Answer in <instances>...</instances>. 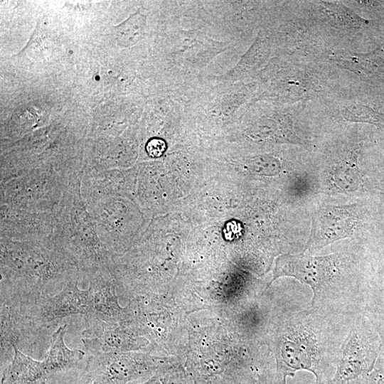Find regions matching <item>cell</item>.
Returning <instances> with one entry per match:
<instances>
[{"mask_svg": "<svg viewBox=\"0 0 384 384\" xmlns=\"http://www.w3.org/2000/svg\"><path fill=\"white\" fill-rule=\"evenodd\" d=\"M358 314H343L310 306L288 312L277 343L279 384L299 370L315 376V384H329L342 348Z\"/></svg>", "mask_w": 384, "mask_h": 384, "instance_id": "obj_1", "label": "cell"}, {"mask_svg": "<svg viewBox=\"0 0 384 384\" xmlns=\"http://www.w3.org/2000/svg\"><path fill=\"white\" fill-rule=\"evenodd\" d=\"M1 292L37 297L53 295L80 272L73 258L52 238L36 240L1 238Z\"/></svg>", "mask_w": 384, "mask_h": 384, "instance_id": "obj_2", "label": "cell"}, {"mask_svg": "<svg viewBox=\"0 0 384 384\" xmlns=\"http://www.w3.org/2000/svg\"><path fill=\"white\" fill-rule=\"evenodd\" d=\"M343 267L338 254L283 255L277 260L272 282L279 277H292L311 287V306L343 314L361 313L366 287L348 282Z\"/></svg>", "mask_w": 384, "mask_h": 384, "instance_id": "obj_3", "label": "cell"}, {"mask_svg": "<svg viewBox=\"0 0 384 384\" xmlns=\"http://www.w3.org/2000/svg\"><path fill=\"white\" fill-rule=\"evenodd\" d=\"M80 180L73 181L56 218L52 239L75 260L80 275L89 278L113 269V256L101 241L80 193Z\"/></svg>", "mask_w": 384, "mask_h": 384, "instance_id": "obj_4", "label": "cell"}, {"mask_svg": "<svg viewBox=\"0 0 384 384\" xmlns=\"http://www.w3.org/2000/svg\"><path fill=\"white\" fill-rule=\"evenodd\" d=\"M78 279L68 282L58 293L33 298L14 299L11 308L24 335L36 340L46 330L55 326L65 317L92 314L90 292L78 287Z\"/></svg>", "mask_w": 384, "mask_h": 384, "instance_id": "obj_5", "label": "cell"}, {"mask_svg": "<svg viewBox=\"0 0 384 384\" xmlns=\"http://www.w3.org/2000/svg\"><path fill=\"white\" fill-rule=\"evenodd\" d=\"M78 178H69L52 169L26 171L1 183V205L58 213L71 183Z\"/></svg>", "mask_w": 384, "mask_h": 384, "instance_id": "obj_6", "label": "cell"}, {"mask_svg": "<svg viewBox=\"0 0 384 384\" xmlns=\"http://www.w3.org/2000/svg\"><path fill=\"white\" fill-rule=\"evenodd\" d=\"M382 348L380 336L363 311L357 314L345 340L329 384H368Z\"/></svg>", "mask_w": 384, "mask_h": 384, "instance_id": "obj_7", "label": "cell"}, {"mask_svg": "<svg viewBox=\"0 0 384 384\" xmlns=\"http://www.w3.org/2000/svg\"><path fill=\"white\" fill-rule=\"evenodd\" d=\"M156 368L143 357L122 352L88 355L81 375L90 384H126Z\"/></svg>", "mask_w": 384, "mask_h": 384, "instance_id": "obj_8", "label": "cell"}, {"mask_svg": "<svg viewBox=\"0 0 384 384\" xmlns=\"http://www.w3.org/2000/svg\"><path fill=\"white\" fill-rule=\"evenodd\" d=\"M311 229L304 252L321 250L337 240L351 237L358 217L352 206H326L311 218Z\"/></svg>", "mask_w": 384, "mask_h": 384, "instance_id": "obj_9", "label": "cell"}, {"mask_svg": "<svg viewBox=\"0 0 384 384\" xmlns=\"http://www.w3.org/2000/svg\"><path fill=\"white\" fill-rule=\"evenodd\" d=\"M1 238L36 240L52 238L57 213L16 209L1 205Z\"/></svg>", "mask_w": 384, "mask_h": 384, "instance_id": "obj_10", "label": "cell"}, {"mask_svg": "<svg viewBox=\"0 0 384 384\" xmlns=\"http://www.w3.org/2000/svg\"><path fill=\"white\" fill-rule=\"evenodd\" d=\"M83 319L82 342L89 355L122 352L134 346L133 338L122 322L105 320L95 314L83 316Z\"/></svg>", "mask_w": 384, "mask_h": 384, "instance_id": "obj_11", "label": "cell"}, {"mask_svg": "<svg viewBox=\"0 0 384 384\" xmlns=\"http://www.w3.org/2000/svg\"><path fill=\"white\" fill-rule=\"evenodd\" d=\"M92 305V314L105 320L120 321L124 309L117 301L113 270L96 274L87 278Z\"/></svg>", "mask_w": 384, "mask_h": 384, "instance_id": "obj_12", "label": "cell"}, {"mask_svg": "<svg viewBox=\"0 0 384 384\" xmlns=\"http://www.w3.org/2000/svg\"><path fill=\"white\" fill-rule=\"evenodd\" d=\"M66 324L58 326L53 333L50 344L43 361L50 377L71 370H82L86 363V353L69 348L65 343Z\"/></svg>", "mask_w": 384, "mask_h": 384, "instance_id": "obj_13", "label": "cell"}, {"mask_svg": "<svg viewBox=\"0 0 384 384\" xmlns=\"http://www.w3.org/2000/svg\"><path fill=\"white\" fill-rule=\"evenodd\" d=\"M13 358L1 371V384H45L50 378L42 361L35 360L13 346Z\"/></svg>", "mask_w": 384, "mask_h": 384, "instance_id": "obj_14", "label": "cell"}, {"mask_svg": "<svg viewBox=\"0 0 384 384\" xmlns=\"http://www.w3.org/2000/svg\"><path fill=\"white\" fill-rule=\"evenodd\" d=\"M363 312L380 336L382 348L378 362L384 366V269L367 280Z\"/></svg>", "mask_w": 384, "mask_h": 384, "instance_id": "obj_15", "label": "cell"}, {"mask_svg": "<svg viewBox=\"0 0 384 384\" xmlns=\"http://www.w3.org/2000/svg\"><path fill=\"white\" fill-rule=\"evenodd\" d=\"M341 63L364 75H375L381 67V57L376 51L366 54H347L336 58Z\"/></svg>", "mask_w": 384, "mask_h": 384, "instance_id": "obj_16", "label": "cell"}, {"mask_svg": "<svg viewBox=\"0 0 384 384\" xmlns=\"http://www.w3.org/2000/svg\"><path fill=\"white\" fill-rule=\"evenodd\" d=\"M353 117V120L368 122L370 123H382L384 122L383 115L367 107H355L352 111H347Z\"/></svg>", "mask_w": 384, "mask_h": 384, "instance_id": "obj_17", "label": "cell"}, {"mask_svg": "<svg viewBox=\"0 0 384 384\" xmlns=\"http://www.w3.org/2000/svg\"><path fill=\"white\" fill-rule=\"evenodd\" d=\"M166 148L165 142L159 138L150 139L146 146L147 154L154 158L161 156L166 150Z\"/></svg>", "mask_w": 384, "mask_h": 384, "instance_id": "obj_18", "label": "cell"}, {"mask_svg": "<svg viewBox=\"0 0 384 384\" xmlns=\"http://www.w3.org/2000/svg\"><path fill=\"white\" fill-rule=\"evenodd\" d=\"M368 384H384V366L380 365L370 373Z\"/></svg>", "mask_w": 384, "mask_h": 384, "instance_id": "obj_19", "label": "cell"}, {"mask_svg": "<svg viewBox=\"0 0 384 384\" xmlns=\"http://www.w3.org/2000/svg\"><path fill=\"white\" fill-rule=\"evenodd\" d=\"M144 384H171V383L169 377L159 373Z\"/></svg>", "mask_w": 384, "mask_h": 384, "instance_id": "obj_20", "label": "cell"}, {"mask_svg": "<svg viewBox=\"0 0 384 384\" xmlns=\"http://www.w3.org/2000/svg\"><path fill=\"white\" fill-rule=\"evenodd\" d=\"M256 384H279L277 376L273 378L267 375H260Z\"/></svg>", "mask_w": 384, "mask_h": 384, "instance_id": "obj_21", "label": "cell"}, {"mask_svg": "<svg viewBox=\"0 0 384 384\" xmlns=\"http://www.w3.org/2000/svg\"><path fill=\"white\" fill-rule=\"evenodd\" d=\"M53 384H65L60 383L58 380H55L53 376L50 378ZM73 384H90L85 378L81 375L80 372L79 373L78 377L76 378V381Z\"/></svg>", "mask_w": 384, "mask_h": 384, "instance_id": "obj_22", "label": "cell"}, {"mask_svg": "<svg viewBox=\"0 0 384 384\" xmlns=\"http://www.w3.org/2000/svg\"><path fill=\"white\" fill-rule=\"evenodd\" d=\"M45 384H53V383H52L51 380L49 378V380H48V382H47L46 383H45Z\"/></svg>", "mask_w": 384, "mask_h": 384, "instance_id": "obj_23", "label": "cell"}]
</instances>
